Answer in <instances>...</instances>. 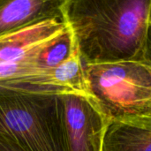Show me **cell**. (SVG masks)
<instances>
[{"label": "cell", "mask_w": 151, "mask_h": 151, "mask_svg": "<svg viewBox=\"0 0 151 151\" xmlns=\"http://www.w3.org/2000/svg\"><path fill=\"white\" fill-rule=\"evenodd\" d=\"M151 0H65L84 65L143 60Z\"/></svg>", "instance_id": "1"}, {"label": "cell", "mask_w": 151, "mask_h": 151, "mask_svg": "<svg viewBox=\"0 0 151 151\" xmlns=\"http://www.w3.org/2000/svg\"><path fill=\"white\" fill-rule=\"evenodd\" d=\"M51 87L0 82V134L23 151H64L58 96Z\"/></svg>", "instance_id": "2"}, {"label": "cell", "mask_w": 151, "mask_h": 151, "mask_svg": "<svg viewBox=\"0 0 151 151\" xmlns=\"http://www.w3.org/2000/svg\"><path fill=\"white\" fill-rule=\"evenodd\" d=\"M84 65L90 95L111 120L134 116L151 98V67L144 60Z\"/></svg>", "instance_id": "3"}, {"label": "cell", "mask_w": 151, "mask_h": 151, "mask_svg": "<svg viewBox=\"0 0 151 151\" xmlns=\"http://www.w3.org/2000/svg\"><path fill=\"white\" fill-rule=\"evenodd\" d=\"M64 151H103L111 119L91 96H58Z\"/></svg>", "instance_id": "4"}, {"label": "cell", "mask_w": 151, "mask_h": 151, "mask_svg": "<svg viewBox=\"0 0 151 151\" xmlns=\"http://www.w3.org/2000/svg\"><path fill=\"white\" fill-rule=\"evenodd\" d=\"M64 1L0 0V37L47 19H63Z\"/></svg>", "instance_id": "5"}, {"label": "cell", "mask_w": 151, "mask_h": 151, "mask_svg": "<svg viewBox=\"0 0 151 151\" xmlns=\"http://www.w3.org/2000/svg\"><path fill=\"white\" fill-rule=\"evenodd\" d=\"M67 24L59 19H51L0 37V63L25 58L35 50L62 34Z\"/></svg>", "instance_id": "6"}, {"label": "cell", "mask_w": 151, "mask_h": 151, "mask_svg": "<svg viewBox=\"0 0 151 151\" xmlns=\"http://www.w3.org/2000/svg\"><path fill=\"white\" fill-rule=\"evenodd\" d=\"M103 151H151V120L133 117L111 120Z\"/></svg>", "instance_id": "7"}, {"label": "cell", "mask_w": 151, "mask_h": 151, "mask_svg": "<svg viewBox=\"0 0 151 151\" xmlns=\"http://www.w3.org/2000/svg\"><path fill=\"white\" fill-rule=\"evenodd\" d=\"M19 81L39 86L51 87L67 94L91 96L86 76L85 65L81 60L78 49L67 60L44 74Z\"/></svg>", "instance_id": "8"}, {"label": "cell", "mask_w": 151, "mask_h": 151, "mask_svg": "<svg viewBox=\"0 0 151 151\" xmlns=\"http://www.w3.org/2000/svg\"><path fill=\"white\" fill-rule=\"evenodd\" d=\"M77 49L74 35L68 26L62 34L47 42L35 51L33 62L39 68L50 71L67 60Z\"/></svg>", "instance_id": "9"}, {"label": "cell", "mask_w": 151, "mask_h": 151, "mask_svg": "<svg viewBox=\"0 0 151 151\" xmlns=\"http://www.w3.org/2000/svg\"><path fill=\"white\" fill-rule=\"evenodd\" d=\"M36 50L21 60L0 63V82L38 77L47 73L48 71L39 68L33 62V56Z\"/></svg>", "instance_id": "10"}, {"label": "cell", "mask_w": 151, "mask_h": 151, "mask_svg": "<svg viewBox=\"0 0 151 151\" xmlns=\"http://www.w3.org/2000/svg\"><path fill=\"white\" fill-rule=\"evenodd\" d=\"M143 60L151 67V9L147 36H146V41H145V47H144V51H143Z\"/></svg>", "instance_id": "11"}, {"label": "cell", "mask_w": 151, "mask_h": 151, "mask_svg": "<svg viewBox=\"0 0 151 151\" xmlns=\"http://www.w3.org/2000/svg\"><path fill=\"white\" fill-rule=\"evenodd\" d=\"M0 151H23L9 138L0 134Z\"/></svg>", "instance_id": "12"}, {"label": "cell", "mask_w": 151, "mask_h": 151, "mask_svg": "<svg viewBox=\"0 0 151 151\" xmlns=\"http://www.w3.org/2000/svg\"><path fill=\"white\" fill-rule=\"evenodd\" d=\"M133 118L146 119L151 120V98L143 105V107L140 110V111L137 114L133 116Z\"/></svg>", "instance_id": "13"}]
</instances>
